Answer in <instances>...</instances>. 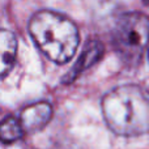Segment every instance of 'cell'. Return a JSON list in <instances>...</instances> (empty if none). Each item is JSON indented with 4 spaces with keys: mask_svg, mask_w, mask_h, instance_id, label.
I'll use <instances>...</instances> for the list:
<instances>
[{
    "mask_svg": "<svg viewBox=\"0 0 149 149\" xmlns=\"http://www.w3.org/2000/svg\"><path fill=\"white\" fill-rule=\"evenodd\" d=\"M17 56V38L10 30L0 29V76L13 68Z\"/></svg>",
    "mask_w": 149,
    "mask_h": 149,
    "instance_id": "6",
    "label": "cell"
},
{
    "mask_svg": "<svg viewBox=\"0 0 149 149\" xmlns=\"http://www.w3.org/2000/svg\"><path fill=\"white\" fill-rule=\"evenodd\" d=\"M107 127L120 136H139L149 131V92L141 85L126 84L111 89L102 98Z\"/></svg>",
    "mask_w": 149,
    "mask_h": 149,
    "instance_id": "1",
    "label": "cell"
},
{
    "mask_svg": "<svg viewBox=\"0 0 149 149\" xmlns=\"http://www.w3.org/2000/svg\"><path fill=\"white\" fill-rule=\"evenodd\" d=\"M113 42L124 62L137 64L149 46V17L140 12L122 15L114 26Z\"/></svg>",
    "mask_w": 149,
    "mask_h": 149,
    "instance_id": "3",
    "label": "cell"
},
{
    "mask_svg": "<svg viewBox=\"0 0 149 149\" xmlns=\"http://www.w3.org/2000/svg\"><path fill=\"white\" fill-rule=\"evenodd\" d=\"M52 116V107L49 102H36L26 106L20 114V123L25 132L42 130Z\"/></svg>",
    "mask_w": 149,
    "mask_h": 149,
    "instance_id": "5",
    "label": "cell"
},
{
    "mask_svg": "<svg viewBox=\"0 0 149 149\" xmlns=\"http://www.w3.org/2000/svg\"><path fill=\"white\" fill-rule=\"evenodd\" d=\"M29 34L42 54L56 64L73 58L80 43L79 29L72 20L54 10H39L29 21Z\"/></svg>",
    "mask_w": 149,
    "mask_h": 149,
    "instance_id": "2",
    "label": "cell"
},
{
    "mask_svg": "<svg viewBox=\"0 0 149 149\" xmlns=\"http://www.w3.org/2000/svg\"><path fill=\"white\" fill-rule=\"evenodd\" d=\"M103 52H105L103 45L98 39H90L84 46V50L80 54L77 62L74 63L73 68L63 79V82L64 84H71L72 81H74L84 71L89 70L97 62H100L101 58L103 56Z\"/></svg>",
    "mask_w": 149,
    "mask_h": 149,
    "instance_id": "4",
    "label": "cell"
},
{
    "mask_svg": "<svg viewBox=\"0 0 149 149\" xmlns=\"http://www.w3.org/2000/svg\"><path fill=\"white\" fill-rule=\"evenodd\" d=\"M143 4H144L145 7H148V8H149V0H143Z\"/></svg>",
    "mask_w": 149,
    "mask_h": 149,
    "instance_id": "8",
    "label": "cell"
},
{
    "mask_svg": "<svg viewBox=\"0 0 149 149\" xmlns=\"http://www.w3.org/2000/svg\"><path fill=\"white\" fill-rule=\"evenodd\" d=\"M148 56H149V52H148Z\"/></svg>",
    "mask_w": 149,
    "mask_h": 149,
    "instance_id": "9",
    "label": "cell"
},
{
    "mask_svg": "<svg viewBox=\"0 0 149 149\" xmlns=\"http://www.w3.org/2000/svg\"><path fill=\"white\" fill-rule=\"evenodd\" d=\"M24 128L16 118H5L0 123V140L3 143H15L24 135Z\"/></svg>",
    "mask_w": 149,
    "mask_h": 149,
    "instance_id": "7",
    "label": "cell"
}]
</instances>
